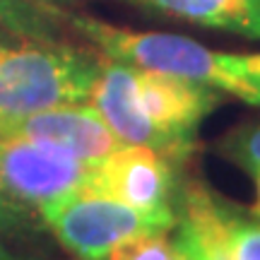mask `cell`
Returning <instances> with one entry per match:
<instances>
[{
  "instance_id": "obj_1",
  "label": "cell",
  "mask_w": 260,
  "mask_h": 260,
  "mask_svg": "<svg viewBox=\"0 0 260 260\" xmlns=\"http://www.w3.org/2000/svg\"><path fill=\"white\" fill-rule=\"evenodd\" d=\"M60 19L109 60L133 65L138 70L186 77L246 102V84L236 68V53L212 51L193 39L176 34L135 31L80 12H60Z\"/></svg>"
},
{
  "instance_id": "obj_2",
  "label": "cell",
  "mask_w": 260,
  "mask_h": 260,
  "mask_svg": "<svg viewBox=\"0 0 260 260\" xmlns=\"http://www.w3.org/2000/svg\"><path fill=\"white\" fill-rule=\"evenodd\" d=\"M99 68V58L70 44H44L0 29V116L89 102Z\"/></svg>"
},
{
  "instance_id": "obj_3",
  "label": "cell",
  "mask_w": 260,
  "mask_h": 260,
  "mask_svg": "<svg viewBox=\"0 0 260 260\" xmlns=\"http://www.w3.org/2000/svg\"><path fill=\"white\" fill-rule=\"evenodd\" d=\"M65 251L80 260H102L118 243L176 226L178 212H149L92 190H75L37 210Z\"/></svg>"
},
{
  "instance_id": "obj_4",
  "label": "cell",
  "mask_w": 260,
  "mask_h": 260,
  "mask_svg": "<svg viewBox=\"0 0 260 260\" xmlns=\"http://www.w3.org/2000/svg\"><path fill=\"white\" fill-rule=\"evenodd\" d=\"M219 102L222 92L207 84L135 68V104L157 138V152L169 159H183L193 152L200 123Z\"/></svg>"
},
{
  "instance_id": "obj_5",
  "label": "cell",
  "mask_w": 260,
  "mask_h": 260,
  "mask_svg": "<svg viewBox=\"0 0 260 260\" xmlns=\"http://www.w3.org/2000/svg\"><path fill=\"white\" fill-rule=\"evenodd\" d=\"M89 171L92 161H82L56 147L0 138V176L10 195L34 212L63 195L84 190Z\"/></svg>"
},
{
  "instance_id": "obj_6",
  "label": "cell",
  "mask_w": 260,
  "mask_h": 260,
  "mask_svg": "<svg viewBox=\"0 0 260 260\" xmlns=\"http://www.w3.org/2000/svg\"><path fill=\"white\" fill-rule=\"evenodd\" d=\"M176 224L205 260H260V217L226 203L205 186H186Z\"/></svg>"
},
{
  "instance_id": "obj_7",
  "label": "cell",
  "mask_w": 260,
  "mask_h": 260,
  "mask_svg": "<svg viewBox=\"0 0 260 260\" xmlns=\"http://www.w3.org/2000/svg\"><path fill=\"white\" fill-rule=\"evenodd\" d=\"M0 138L48 145L82 161H99L123 145L89 102L60 104L19 116H0Z\"/></svg>"
},
{
  "instance_id": "obj_8",
  "label": "cell",
  "mask_w": 260,
  "mask_h": 260,
  "mask_svg": "<svg viewBox=\"0 0 260 260\" xmlns=\"http://www.w3.org/2000/svg\"><path fill=\"white\" fill-rule=\"evenodd\" d=\"M174 159L164 157L157 149L142 145H121L99 161H92L89 181L84 190L109 195L113 200L164 212L174 207Z\"/></svg>"
},
{
  "instance_id": "obj_9",
  "label": "cell",
  "mask_w": 260,
  "mask_h": 260,
  "mask_svg": "<svg viewBox=\"0 0 260 260\" xmlns=\"http://www.w3.org/2000/svg\"><path fill=\"white\" fill-rule=\"evenodd\" d=\"M198 27L222 29L260 41V0H123Z\"/></svg>"
},
{
  "instance_id": "obj_10",
  "label": "cell",
  "mask_w": 260,
  "mask_h": 260,
  "mask_svg": "<svg viewBox=\"0 0 260 260\" xmlns=\"http://www.w3.org/2000/svg\"><path fill=\"white\" fill-rule=\"evenodd\" d=\"M0 29L44 44L63 41L60 12L41 0H0Z\"/></svg>"
},
{
  "instance_id": "obj_11",
  "label": "cell",
  "mask_w": 260,
  "mask_h": 260,
  "mask_svg": "<svg viewBox=\"0 0 260 260\" xmlns=\"http://www.w3.org/2000/svg\"><path fill=\"white\" fill-rule=\"evenodd\" d=\"M102 260H186V251L174 229L142 234L118 243Z\"/></svg>"
},
{
  "instance_id": "obj_12",
  "label": "cell",
  "mask_w": 260,
  "mask_h": 260,
  "mask_svg": "<svg viewBox=\"0 0 260 260\" xmlns=\"http://www.w3.org/2000/svg\"><path fill=\"white\" fill-rule=\"evenodd\" d=\"M34 210L22 205L17 198H12L0 176V232L3 234H19L34 229Z\"/></svg>"
},
{
  "instance_id": "obj_13",
  "label": "cell",
  "mask_w": 260,
  "mask_h": 260,
  "mask_svg": "<svg viewBox=\"0 0 260 260\" xmlns=\"http://www.w3.org/2000/svg\"><path fill=\"white\" fill-rule=\"evenodd\" d=\"M236 65L246 84V104L260 106V53H236Z\"/></svg>"
},
{
  "instance_id": "obj_14",
  "label": "cell",
  "mask_w": 260,
  "mask_h": 260,
  "mask_svg": "<svg viewBox=\"0 0 260 260\" xmlns=\"http://www.w3.org/2000/svg\"><path fill=\"white\" fill-rule=\"evenodd\" d=\"M174 232H176V236H178V241H181V246H183V251H186V260H205V255L200 251H198V246L193 243V239L188 236L181 226H174Z\"/></svg>"
},
{
  "instance_id": "obj_15",
  "label": "cell",
  "mask_w": 260,
  "mask_h": 260,
  "mask_svg": "<svg viewBox=\"0 0 260 260\" xmlns=\"http://www.w3.org/2000/svg\"><path fill=\"white\" fill-rule=\"evenodd\" d=\"M0 260H39V258H29V255H19V253L10 251L5 246H0Z\"/></svg>"
},
{
  "instance_id": "obj_16",
  "label": "cell",
  "mask_w": 260,
  "mask_h": 260,
  "mask_svg": "<svg viewBox=\"0 0 260 260\" xmlns=\"http://www.w3.org/2000/svg\"><path fill=\"white\" fill-rule=\"evenodd\" d=\"M253 181H255V203H253V214H258L260 217V169L253 174Z\"/></svg>"
}]
</instances>
